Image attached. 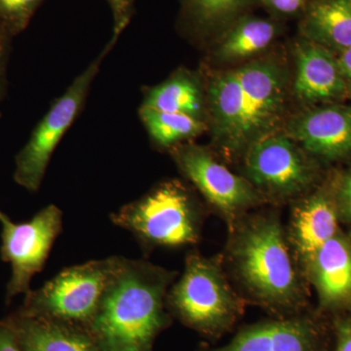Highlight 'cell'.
Returning a JSON list of instances; mask_svg holds the SVG:
<instances>
[{
  "label": "cell",
  "instance_id": "obj_1",
  "mask_svg": "<svg viewBox=\"0 0 351 351\" xmlns=\"http://www.w3.org/2000/svg\"><path fill=\"white\" fill-rule=\"evenodd\" d=\"M230 230L226 258L245 294L279 317L302 313L306 276L279 219L271 214L244 215Z\"/></svg>",
  "mask_w": 351,
  "mask_h": 351
},
{
  "label": "cell",
  "instance_id": "obj_2",
  "mask_svg": "<svg viewBox=\"0 0 351 351\" xmlns=\"http://www.w3.org/2000/svg\"><path fill=\"white\" fill-rule=\"evenodd\" d=\"M175 272L143 260L124 258L87 325L101 351H152L169 324L166 295Z\"/></svg>",
  "mask_w": 351,
  "mask_h": 351
},
{
  "label": "cell",
  "instance_id": "obj_3",
  "mask_svg": "<svg viewBox=\"0 0 351 351\" xmlns=\"http://www.w3.org/2000/svg\"><path fill=\"white\" fill-rule=\"evenodd\" d=\"M166 306L186 326L217 338L241 317L244 300L230 285L221 258L189 254L177 282L166 295Z\"/></svg>",
  "mask_w": 351,
  "mask_h": 351
},
{
  "label": "cell",
  "instance_id": "obj_4",
  "mask_svg": "<svg viewBox=\"0 0 351 351\" xmlns=\"http://www.w3.org/2000/svg\"><path fill=\"white\" fill-rule=\"evenodd\" d=\"M201 219L197 201L179 180L160 182L142 197L110 215L115 226L131 232L147 250L197 243Z\"/></svg>",
  "mask_w": 351,
  "mask_h": 351
},
{
  "label": "cell",
  "instance_id": "obj_5",
  "mask_svg": "<svg viewBox=\"0 0 351 351\" xmlns=\"http://www.w3.org/2000/svg\"><path fill=\"white\" fill-rule=\"evenodd\" d=\"M124 258L110 257L66 267L40 288L25 295L18 313L86 328Z\"/></svg>",
  "mask_w": 351,
  "mask_h": 351
},
{
  "label": "cell",
  "instance_id": "obj_6",
  "mask_svg": "<svg viewBox=\"0 0 351 351\" xmlns=\"http://www.w3.org/2000/svg\"><path fill=\"white\" fill-rule=\"evenodd\" d=\"M117 40L112 38L98 57L55 100L16 156L14 181L29 193H36L40 189L51 157L84 107L101 64Z\"/></svg>",
  "mask_w": 351,
  "mask_h": 351
},
{
  "label": "cell",
  "instance_id": "obj_7",
  "mask_svg": "<svg viewBox=\"0 0 351 351\" xmlns=\"http://www.w3.org/2000/svg\"><path fill=\"white\" fill-rule=\"evenodd\" d=\"M243 162L244 178L265 200H297L319 179L317 159L284 132H274L252 144Z\"/></svg>",
  "mask_w": 351,
  "mask_h": 351
},
{
  "label": "cell",
  "instance_id": "obj_8",
  "mask_svg": "<svg viewBox=\"0 0 351 351\" xmlns=\"http://www.w3.org/2000/svg\"><path fill=\"white\" fill-rule=\"evenodd\" d=\"M0 255L10 263L11 277L5 299L9 304L19 295H27L32 277L43 269L51 249L63 230V212L56 205L43 208L29 221L15 223L2 221Z\"/></svg>",
  "mask_w": 351,
  "mask_h": 351
},
{
  "label": "cell",
  "instance_id": "obj_9",
  "mask_svg": "<svg viewBox=\"0 0 351 351\" xmlns=\"http://www.w3.org/2000/svg\"><path fill=\"white\" fill-rule=\"evenodd\" d=\"M182 174L228 221V228L265 198L246 178L235 175L205 147L184 143L170 149Z\"/></svg>",
  "mask_w": 351,
  "mask_h": 351
},
{
  "label": "cell",
  "instance_id": "obj_10",
  "mask_svg": "<svg viewBox=\"0 0 351 351\" xmlns=\"http://www.w3.org/2000/svg\"><path fill=\"white\" fill-rule=\"evenodd\" d=\"M234 69L246 103L245 140L248 149L260 138L278 132L285 112L287 75L281 64L269 58L254 60Z\"/></svg>",
  "mask_w": 351,
  "mask_h": 351
},
{
  "label": "cell",
  "instance_id": "obj_11",
  "mask_svg": "<svg viewBox=\"0 0 351 351\" xmlns=\"http://www.w3.org/2000/svg\"><path fill=\"white\" fill-rule=\"evenodd\" d=\"M283 132L317 160H345L351 156V105L308 107L289 119Z\"/></svg>",
  "mask_w": 351,
  "mask_h": 351
},
{
  "label": "cell",
  "instance_id": "obj_12",
  "mask_svg": "<svg viewBox=\"0 0 351 351\" xmlns=\"http://www.w3.org/2000/svg\"><path fill=\"white\" fill-rule=\"evenodd\" d=\"M205 351H327L326 337L317 320L299 313L248 325L230 343Z\"/></svg>",
  "mask_w": 351,
  "mask_h": 351
},
{
  "label": "cell",
  "instance_id": "obj_13",
  "mask_svg": "<svg viewBox=\"0 0 351 351\" xmlns=\"http://www.w3.org/2000/svg\"><path fill=\"white\" fill-rule=\"evenodd\" d=\"M293 52V94L300 103L313 107L351 99V89L341 75L336 54L302 36L295 41Z\"/></svg>",
  "mask_w": 351,
  "mask_h": 351
},
{
  "label": "cell",
  "instance_id": "obj_14",
  "mask_svg": "<svg viewBox=\"0 0 351 351\" xmlns=\"http://www.w3.org/2000/svg\"><path fill=\"white\" fill-rule=\"evenodd\" d=\"M335 186L309 191L298 198L293 207L286 233L302 272L321 247L339 232Z\"/></svg>",
  "mask_w": 351,
  "mask_h": 351
},
{
  "label": "cell",
  "instance_id": "obj_15",
  "mask_svg": "<svg viewBox=\"0 0 351 351\" xmlns=\"http://www.w3.org/2000/svg\"><path fill=\"white\" fill-rule=\"evenodd\" d=\"M208 121L215 143L228 156H242L245 140L246 103L235 69L217 71L206 82Z\"/></svg>",
  "mask_w": 351,
  "mask_h": 351
},
{
  "label": "cell",
  "instance_id": "obj_16",
  "mask_svg": "<svg viewBox=\"0 0 351 351\" xmlns=\"http://www.w3.org/2000/svg\"><path fill=\"white\" fill-rule=\"evenodd\" d=\"M304 274L315 288L323 309L339 311L351 307V241L343 233L321 247Z\"/></svg>",
  "mask_w": 351,
  "mask_h": 351
},
{
  "label": "cell",
  "instance_id": "obj_17",
  "mask_svg": "<svg viewBox=\"0 0 351 351\" xmlns=\"http://www.w3.org/2000/svg\"><path fill=\"white\" fill-rule=\"evenodd\" d=\"M5 322L22 351H101L86 328L16 311Z\"/></svg>",
  "mask_w": 351,
  "mask_h": 351
},
{
  "label": "cell",
  "instance_id": "obj_18",
  "mask_svg": "<svg viewBox=\"0 0 351 351\" xmlns=\"http://www.w3.org/2000/svg\"><path fill=\"white\" fill-rule=\"evenodd\" d=\"M299 31L302 38L339 55L351 46V0H311Z\"/></svg>",
  "mask_w": 351,
  "mask_h": 351
},
{
  "label": "cell",
  "instance_id": "obj_19",
  "mask_svg": "<svg viewBox=\"0 0 351 351\" xmlns=\"http://www.w3.org/2000/svg\"><path fill=\"white\" fill-rule=\"evenodd\" d=\"M142 106L207 122L206 83L195 71L179 69L165 82L147 88Z\"/></svg>",
  "mask_w": 351,
  "mask_h": 351
},
{
  "label": "cell",
  "instance_id": "obj_20",
  "mask_svg": "<svg viewBox=\"0 0 351 351\" xmlns=\"http://www.w3.org/2000/svg\"><path fill=\"white\" fill-rule=\"evenodd\" d=\"M276 19L242 16L217 38L214 56L221 62L243 61L267 49L281 32Z\"/></svg>",
  "mask_w": 351,
  "mask_h": 351
},
{
  "label": "cell",
  "instance_id": "obj_21",
  "mask_svg": "<svg viewBox=\"0 0 351 351\" xmlns=\"http://www.w3.org/2000/svg\"><path fill=\"white\" fill-rule=\"evenodd\" d=\"M256 3L258 0H184L182 20L195 36L218 38Z\"/></svg>",
  "mask_w": 351,
  "mask_h": 351
},
{
  "label": "cell",
  "instance_id": "obj_22",
  "mask_svg": "<svg viewBox=\"0 0 351 351\" xmlns=\"http://www.w3.org/2000/svg\"><path fill=\"white\" fill-rule=\"evenodd\" d=\"M138 117L154 144L161 149H173L191 142L209 128L207 122L182 113L162 112L154 108H138Z\"/></svg>",
  "mask_w": 351,
  "mask_h": 351
},
{
  "label": "cell",
  "instance_id": "obj_23",
  "mask_svg": "<svg viewBox=\"0 0 351 351\" xmlns=\"http://www.w3.org/2000/svg\"><path fill=\"white\" fill-rule=\"evenodd\" d=\"M44 0H0V25L9 36L24 31Z\"/></svg>",
  "mask_w": 351,
  "mask_h": 351
},
{
  "label": "cell",
  "instance_id": "obj_24",
  "mask_svg": "<svg viewBox=\"0 0 351 351\" xmlns=\"http://www.w3.org/2000/svg\"><path fill=\"white\" fill-rule=\"evenodd\" d=\"M311 0H258L274 19H288L300 17L306 10Z\"/></svg>",
  "mask_w": 351,
  "mask_h": 351
},
{
  "label": "cell",
  "instance_id": "obj_25",
  "mask_svg": "<svg viewBox=\"0 0 351 351\" xmlns=\"http://www.w3.org/2000/svg\"><path fill=\"white\" fill-rule=\"evenodd\" d=\"M113 17V38L119 39L130 23L135 0H107Z\"/></svg>",
  "mask_w": 351,
  "mask_h": 351
},
{
  "label": "cell",
  "instance_id": "obj_26",
  "mask_svg": "<svg viewBox=\"0 0 351 351\" xmlns=\"http://www.w3.org/2000/svg\"><path fill=\"white\" fill-rule=\"evenodd\" d=\"M335 191L339 218L343 219L351 228V168L336 180Z\"/></svg>",
  "mask_w": 351,
  "mask_h": 351
},
{
  "label": "cell",
  "instance_id": "obj_27",
  "mask_svg": "<svg viewBox=\"0 0 351 351\" xmlns=\"http://www.w3.org/2000/svg\"><path fill=\"white\" fill-rule=\"evenodd\" d=\"M9 34L0 25V108L7 90V64L9 58ZM1 114V113H0Z\"/></svg>",
  "mask_w": 351,
  "mask_h": 351
},
{
  "label": "cell",
  "instance_id": "obj_28",
  "mask_svg": "<svg viewBox=\"0 0 351 351\" xmlns=\"http://www.w3.org/2000/svg\"><path fill=\"white\" fill-rule=\"evenodd\" d=\"M336 348L335 351H351V319L338 318L335 322Z\"/></svg>",
  "mask_w": 351,
  "mask_h": 351
},
{
  "label": "cell",
  "instance_id": "obj_29",
  "mask_svg": "<svg viewBox=\"0 0 351 351\" xmlns=\"http://www.w3.org/2000/svg\"><path fill=\"white\" fill-rule=\"evenodd\" d=\"M0 351H22L15 335L5 321H0Z\"/></svg>",
  "mask_w": 351,
  "mask_h": 351
},
{
  "label": "cell",
  "instance_id": "obj_30",
  "mask_svg": "<svg viewBox=\"0 0 351 351\" xmlns=\"http://www.w3.org/2000/svg\"><path fill=\"white\" fill-rule=\"evenodd\" d=\"M337 59H338V64L339 69H341V75L348 86L351 89V46L348 49L343 51L337 55Z\"/></svg>",
  "mask_w": 351,
  "mask_h": 351
},
{
  "label": "cell",
  "instance_id": "obj_31",
  "mask_svg": "<svg viewBox=\"0 0 351 351\" xmlns=\"http://www.w3.org/2000/svg\"><path fill=\"white\" fill-rule=\"evenodd\" d=\"M7 219H9V217L0 210V223H2V221H5Z\"/></svg>",
  "mask_w": 351,
  "mask_h": 351
},
{
  "label": "cell",
  "instance_id": "obj_32",
  "mask_svg": "<svg viewBox=\"0 0 351 351\" xmlns=\"http://www.w3.org/2000/svg\"><path fill=\"white\" fill-rule=\"evenodd\" d=\"M184 0H182V2H184Z\"/></svg>",
  "mask_w": 351,
  "mask_h": 351
}]
</instances>
